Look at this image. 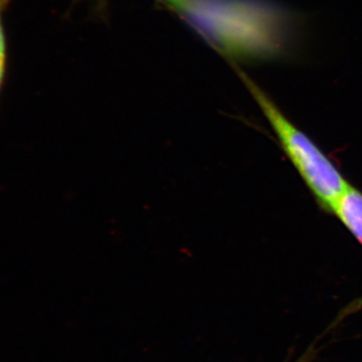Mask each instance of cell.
<instances>
[{"label":"cell","mask_w":362,"mask_h":362,"mask_svg":"<svg viewBox=\"0 0 362 362\" xmlns=\"http://www.w3.org/2000/svg\"><path fill=\"white\" fill-rule=\"evenodd\" d=\"M329 214H334L362 245V192L358 188L349 183L333 202Z\"/></svg>","instance_id":"3"},{"label":"cell","mask_w":362,"mask_h":362,"mask_svg":"<svg viewBox=\"0 0 362 362\" xmlns=\"http://www.w3.org/2000/svg\"><path fill=\"white\" fill-rule=\"evenodd\" d=\"M161 1H163L164 4H168L169 6H173V8H175V7L180 4L181 0H161Z\"/></svg>","instance_id":"5"},{"label":"cell","mask_w":362,"mask_h":362,"mask_svg":"<svg viewBox=\"0 0 362 362\" xmlns=\"http://www.w3.org/2000/svg\"><path fill=\"white\" fill-rule=\"evenodd\" d=\"M13 0H0V100L6 88L9 69V45L8 37L4 23V16L8 11Z\"/></svg>","instance_id":"4"},{"label":"cell","mask_w":362,"mask_h":362,"mask_svg":"<svg viewBox=\"0 0 362 362\" xmlns=\"http://www.w3.org/2000/svg\"><path fill=\"white\" fill-rule=\"evenodd\" d=\"M237 73L256 100L283 151L315 197L317 204L322 211L329 213L331 206L347 187L349 181L316 143L283 114L267 93L244 71L237 69Z\"/></svg>","instance_id":"2"},{"label":"cell","mask_w":362,"mask_h":362,"mask_svg":"<svg viewBox=\"0 0 362 362\" xmlns=\"http://www.w3.org/2000/svg\"><path fill=\"white\" fill-rule=\"evenodd\" d=\"M175 9L233 61L289 58L297 47L300 18L273 0H181Z\"/></svg>","instance_id":"1"}]
</instances>
